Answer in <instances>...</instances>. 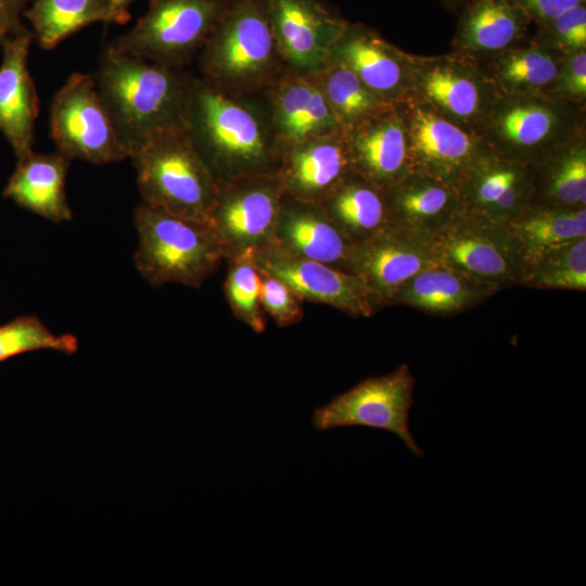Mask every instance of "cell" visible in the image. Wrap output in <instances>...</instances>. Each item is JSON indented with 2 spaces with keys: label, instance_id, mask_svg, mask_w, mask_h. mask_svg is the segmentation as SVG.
I'll return each instance as SVG.
<instances>
[{
  "label": "cell",
  "instance_id": "cell-1",
  "mask_svg": "<svg viewBox=\"0 0 586 586\" xmlns=\"http://www.w3.org/2000/svg\"><path fill=\"white\" fill-rule=\"evenodd\" d=\"M186 127L217 181L278 167L282 149L264 93L230 94L191 74Z\"/></svg>",
  "mask_w": 586,
  "mask_h": 586
},
{
  "label": "cell",
  "instance_id": "cell-2",
  "mask_svg": "<svg viewBox=\"0 0 586 586\" xmlns=\"http://www.w3.org/2000/svg\"><path fill=\"white\" fill-rule=\"evenodd\" d=\"M128 156L161 131L186 128L191 73L103 47L93 74Z\"/></svg>",
  "mask_w": 586,
  "mask_h": 586
},
{
  "label": "cell",
  "instance_id": "cell-3",
  "mask_svg": "<svg viewBox=\"0 0 586 586\" xmlns=\"http://www.w3.org/2000/svg\"><path fill=\"white\" fill-rule=\"evenodd\" d=\"M195 60L203 80L235 95L264 93L288 71L264 0H229Z\"/></svg>",
  "mask_w": 586,
  "mask_h": 586
},
{
  "label": "cell",
  "instance_id": "cell-4",
  "mask_svg": "<svg viewBox=\"0 0 586 586\" xmlns=\"http://www.w3.org/2000/svg\"><path fill=\"white\" fill-rule=\"evenodd\" d=\"M133 222L139 240L135 265L153 286L176 283L200 289L225 259L209 222L177 216L144 202L137 206Z\"/></svg>",
  "mask_w": 586,
  "mask_h": 586
},
{
  "label": "cell",
  "instance_id": "cell-5",
  "mask_svg": "<svg viewBox=\"0 0 586 586\" xmlns=\"http://www.w3.org/2000/svg\"><path fill=\"white\" fill-rule=\"evenodd\" d=\"M130 158L142 202L209 222L218 181L195 150L187 127L153 135Z\"/></svg>",
  "mask_w": 586,
  "mask_h": 586
},
{
  "label": "cell",
  "instance_id": "cell-6",
  "mask_svg": "<svg viewBox=\"0 0 586 586\" xmlns=\"http://www.w3.org/2000/svg\"><path fill=\"white\" fill-rule=\"evenodd\" d=\"M582 133H586L585 106L539 93L500 94L479 136L493 153L532 164Z\"/></svg>",
  "mask_w": 586,
  "mask_h": 586
},
{
  "label": "cell",
  "instance_id": "cell-7",
  "mask_svg": "<svg viewBox=\"0 0 586 586\" xmlns=\"http://www.w3.org/2000/svg\"><path fill=\"white\" fill-rule=\"evenodd\" d=\"M229 0H149L146 12L110 43L148 61L186 69L221 18Z\"/></svg>",
  "mask_w": 586,
  "mask_h": 586
},
{
  "label": "cell",
  "instance_id": "cell-8",
  "mask_svg": "<svg viewBox=\"0 0 586 586\" xmlns=\"http://www.w3.org/2000/svg\"><path fill=\"white\" fill-rule=\"evenodd\" d=\"M432 247L437 265L499 290L519 285L523 259L504 222L462 209L432 234Z\"/></svg>",
  "mask_w": 586,
  "mask_h": 586
},
{
  "label": "cell",
  "instance_id": "cell-9",
  "mask_svg": "<svg viewBox=\"0 0 586 586\" xmlns=\"http://www.w3.org/2000/svg\"><path fill=\"white\" fill-rule=\"evenodd\" d=\"M50 133L71 160L103 165L129 158L99 97L93 74L73 73L54 93Z\"/></svg>",
  "mask_w": 586,
  "mask_h": 586
},
{
  "label": "cell",
  "instance_id": "cell-10",
  "mask_svg": "<svg viewBox=\"0 0 586 586\" xmlns=\"http://www.w3.org/2000/svg\"><path fill=\"white\" fill-rule=\"evenodd\" d=\"M415 384L416 379L406 364L391 373L366 378L318 407L311 423L319 431L343 426L386 430L397 435L416 457H422L424 451L409 430Z\"/></svg>",
  "mask_w": 586,
  "mask_h": 586
},
{
  "label": "cell",
  "instance_id": "cell-11",
  "mask_svg": "<svg viewBox=\"0 0 586 586\" xmlns=\"http://www.w3.org/2000/svg\"><path fill=\"white\" fill-rule=\"evenodd\" d=\"M482 65L454 52L416 55L412 98L466 130L480 133L499 97Z\"/></svg>",
  "mask_w": 586,
  "mask_h": 586
},
{
  "label": "cell",
  "instance_id": "cell-12",
  "mask_svg": "<svg viewBox=\"0 0 586 586\" xmlns=\"http://www.w3.org/2000/svg\"><path fill=\"white\" fill-rule=\"evenodd\" d=\"M283 196V188L272 173L218 181L209 224L225 259L272 244Z\"/></svg>",
  "mask_w": 586,
  "mask_h": 586
},
{
  "label": "cell",
  "instance_id": "cell-13",
  "mask_svg": "<svg viewBox=\"0 0 586 586\" xmlns=\"http://www.w3.org/2000/svg\"><path fill=\"white\" fill-rule=\"evenodd\" d=\"M256 267L289 286L303 302L331 306L353 318H369L382 309L356 275L289 254L270 244L253 252Z\"/></svg>",
  "mask_w": 586,
  "mask_h": 586
},
{
  "label": "cell",
  "instance_id": "cell-14",
  "mask_svg": "<svg viewBox=\"0 0 586 586\" xmlns=\"http://www.w3.org/2000/svg\"><path fill=\"white\" fill-rule=\"evenodd\" d=\"M289 71L313 77L331 59L348 23L322 0H264Z\"/></svg>",
  "mask_w": 586,
  "mask_h": 586
},
{
  "label": "cell",
  "instance_id": "cell-15",
  "mask_svg": "<svg viewBox=\"0 0 586 586\" xmlns=\"http://www.w3.org/2000/svg\"><path fill=\"white\" fill-rule=\"evenodd\" d=\"M435 265L431 234L392 222L371 238L352 244L348 269L365 282L383 308L405 282Z\"/></svg>",
  "mask_w": 586,
  "mask_h": 586
},
{
  "label": "cell",
  "instance_id": "cell-16",
  "mask_svg": "<svg viewBox=\"0 0 586 586\" xmlns=\"http://www.w3.org/2000/svg\"><path fill=\"white\" fill-rule=\"evenodd\" d=\"M402 106L415 170L457 187L470 167L491 152L481 136L450 122L425 103L411 98Z\"/></svg>",
  "mask_w": 586,
  "mask_h": 586
},
{
  "label": "cell",
  "instance_id": "cell-17",
  "mask_svg": "<svg viewBox=\"0 0 586 586\" xmlns=\"http://www.w3.org/2000/svg\"><path fill=\"white\" fill-rule=\"evenodd\" d=\"M330 60L351 69L391 103L399 105L412 98L415 54L394 46L372 27L348 21Z\"/></svg>",
  "mask_w": 586,
  "mask_h": 586
},
{
  "label": "cell",
  "instance_id": "cell-18",
  "mask_svg": "<svg viewBox=\"0 0 586 586\" xmlns=\"http://www.w3.org/2000/svg\"><path fill=\"white\" fill-rule=\"evenodd\" d=\"M353 171L383 191L415 170L402 104L345 133Z\"/></svg>",
  "mask_w": 586,
  "mask_h": 586
},
{
  "label": "cell",
  "instance_id": "cell-19",
  "mask_svg": "<svg viewBox=\"0 0 586 586\" xmlns=\"http://www.w3.org/2000/svg\"><path fill=\"white\" fill-rule=\"evenodd\" d=\"M456 188L463 211L506 224L532 202L531 165L491 151L470 167Z\"/></svg>",
  "mask_w": 586,
  "mask_h": 586
},
{
  "label": "cell",
  "instance_id": "cell-20",
  "mask_svg": "<svg viewBox=\"0 0 586 586\" xmlns=\"http://www.w3.org/2000/svg\"><path fill=\"white\" fill-rule=\"evenodd\" d=\"M351 171L347 138L337 131L282 150L275 175L286 195L318 203Z\"/></svg>",
  "mask_w": 586,
  "mask_h": 586
},
{
  "label": "cell",
  "instance_id": "cell-21",
  "mask_svg": "<svg viewBox=\"0 0 586 586\" xmlns=\"http://www.w3.org/2000/svg\"><path fill=\"white\" fill-rule=\"evenodd\" d=\"M31 30L5 38L0 64V131L15 156L33 152L35 120L39 112L36 87L28 69Z\"/></svg>",
  "mask_w": 586,
  "mask_h": 586
},
{
  "label": "cell",
  "instance_id": "cell-22",
  "mask_svg": "<svg viewBox=\"0 0 586 586\" xmlns=\"http://www.w3.org/2000/svg\"><path fill=\"white\" fill-rule=\"evenodd\" d=\"M532 25L512 0H468L458 12L450 52L483 62L527 40Z\"/></svg>",
  "mask_w": 586,
  "mask_h": 586
},
{
  "label": "cell",
  "instance_id": "cell-23",
  "mask_svg": "<svg viewBox=\"0 0 586 586\" xmlns=\"http://www.w3.org/2000/svg\"><path fill=\"white\" fill-rule=\"evenodd\" d=\"M264 94L282 150L315 137L343 131L313 77L288 69Z\"/></svg>",
  "mask_w": 586,
  "mask_h": 586
},
{
  "label": "cell",
  "instance_id": "cell-24",
  "mask_svg": "<svg viewBox=\"0 0 586 586\" xmlns=\"http://www.w3.org/2000/svg\"><path fill=\"white\" fill-rule=\"evenodd\" d=\"M272 244L289 254L349 272L352 243L316 202L284 193Z\"/></svg>",
  "mask_w": 586,
  "mask_h": 586
},
{
  "label": "cell",
  "instance_id": "cell-25",
  "mask_svg": "<svg viewBox=\"0 0 586 586\" xmlns=\"http://www.w3.org/2000/svg\"><path fill=\"white\" fill-rule=\"evenodd\" d=\"M71 158L60 151L35 153L17 160V165L9 178L3 196L52 222L69 221V207L65 181Z\"/></svg>",
  "mask_w": 586,
  "mask_h": 586
},
{
  "label": "cell",
  "instance_id": "cell-26",
  "mask_svg": "<svg viewBox=\"0 0 586 586\" xmlns=\"http://www.w3.org/2000/svg\"><path fill=\"white\" fill-rule=\"evenodd\" d=\"M498 288L442 265L429 267L405 282L390 305H404L435 316L457 315L486 302Z\"/></svg>",
  "mask_w": 586,
  "mask_h": 586
},
{
  "label": "cell",
  "instance_id": "cell-27",
  "mask_svg": "<svg viewBox=\"0 0 586 586\" xmlns=\"http://www.w3.org/2000/svg\"><path fill=\"white\" fill-rule=\"evenodd\" d=\"M385 193L394 222L431 235L462 211L455 186L419 170Z\"/></svg>",
  "mask_w": 586,
  "mask_h": 586
},
{
  "label": "cell",
  "instance_id": "cell-28",
  "mask_svg": "<svg viewBox=\"0 0 586 586\" xmlns=\"http://www.w3.org/2000/svg\"><path fill=\"white\" fill-rule=\"evenodd\" d=\"M318 204L352 244L371 238L394 222L385 191L355 171Z\"/></svg>",
  "mask_w": 586,
  "mask_h": 586
},
{
  "label": "cell",
  "instance_id": "cell-29",
  "mask_svg": "<svg viewBox=\"0 0 586 586\" xmlns=\"http://www.w3.org/2000/svg\"><path fill=\"white\" fill-rule=\"evenodd\" d=\"M530 165L531 203L586 207V133L551 149Z\"/></svg>",
  "mask_w": 586,
  "mask_h": 586
},
{
  "label": "cell",
  "instance_id": "cell-30",
  "mask_svg": "<svg viewBox=\"0 0 586 586\" xmlns=\"http://www.w3.org/2000/svg\"><path fill=\"white\" fill-rule=\"evenodd\" d=\"M565 55L525 40L479 62L501 95L544 93Z\"/></svg>",
  "mask_w": 586,
  "mask_h": 586
},
{
  "label": "cell",
  "instance_id": "cell-31",
  "mask_svg": "<svg viewBox=\"0 0 586 586\" xmlns=\"http://www.w3.org/2000/svg\"><path fill=\"white\" fill-rule=\"evenodd\" d=\"M523 264L560 244L586 237V207L530 203L506 222Z\"/></svg>",
  "mask_w": 586,
  "mask_h": 586
},
{
  "label": "cell",
  "instance_id": "cell-32",
  "mask_svg": "<svg viewBox=\"0 0 586 586\" xmlns=\"http://www.w3.org/2000/svg\"><path fill=\"white\" fill-rule=\"evenodd\" d=\"M29 4L23 16L29 21L34 38L44 50L54 49L90 24H120L111 0H30Z\"/></svg>",
  "mask_w": 586,
  "mask_h": 586
},
{
  "label": "cell",
  "instance_id": "cell-33",
  "mask_svg": "<svg viewBox=\"0 0 586 586\" xmlns=\"http://www.w3.org/2000/svg\"><path fill=\"white\" fill-rule=\"evenodd\" d=\"M313 78L344 133L398 105L374 93L351 69L331 60Z\"/></svg>",
  "mask_w": 586,
  "mask_h": 586
},
{
  "label": "cell",
  "instance_id": "cell-34",
  "mask_svg": "<svg viewBox=\"0 0 586 586\" xmlns=\"http://www.w3.org/2000/svg\"><path fill=\"white\" fill-rule=\"evenodd\" d=\"M519 285L586 291V237L555 246L523 264Z\"/></svg>",
  "mask_w": 586,
  "mask_h": 586
},
{
  "label": "cell",
  "instance_id": "cell-35",
  "mask_svg": "<svg viewBox=\"0 0 586 586\" xmlns=\"http://www.w3.org/2000/svg\"><path fill=\"white\" fill-rule=\"evenodd\" d=\"M224 283L225 296L234 317L262 333L266 321L260 305V271L254 262L253 252L230 257Z\"/></svg>",
  "mask_w": 586,
  "mask_h": 586
},
{
  "label": "cell",
  "instance_id": "cell-36",
  "mask_svg": "<svg viewBox=\"0 0 586 586\" xmlns=\"http://www.w3.org/2000/svg\"><path fill=\"white\" fill-rule=\"evenodd\" d=\"M42 349L73 355L78 351V340L69 333H53L34 315L18 316L0 326V362Z\"/></svg>",
  "mask_w": 586,
  "mask_h": 586
},
{
  "label": "cell",
  "instance_id": "cell-37",
  "mask_svg": "<svg viewBox=\"0 0 586 586\" xmlns=\"http://www.w3.org/2000/svg\"><path fill=\"white\" fill-rule=\"evenodd\" d=\"M530 40L564 55L586 50V3L578 4L547 23L535 25Z\"/></svg>",
  "mask_w": 586,
  "mask_h": 586
},
{
  "label": "cell",
  "instance_id": "cell-38",
  "mask_svg": "<svg viewBox=\"0 0 586 586\" xmlns=\"http://www.w3.org/2000/svg\"><path fill=\"white\" fill-rule=\"evenodd\" d=\"M303 303L280 280L260 271V305L279 327L284 328L302 321Z\"/></svg>",
  "mask_w": 586,
  "mask_h": 586
},
{
  "label": "cell",
  "instance_id": "cell-39",
  "mask_svg": "<svg viewBox=\"0 0 586 586\" xmlns=\"http://www.w3.org/2000/svg\"><path fill=\"white\" fill-rule=\"evenodd\" d=\"M543 94L586 107V50L563 58Z\"/></svg>",
  "mask_w": 586,
  "mask_h": 586
},
{
  "label": "cell",
  "instance_id": "cell-40",
  "mask_svg": "<svg viewBox=\"0 0 586 586\" xmlns=\"http://www.w3.org/2000/svg\"><path fill=\"white\" fill-rule=\"evenodd\" d=\"M531 17L534 25L547 23L586 0H512Z\"/></svg>",
  "mask_w": 586,
  "mask_h": 586
},
{
  "label": "cell",
  "instance_id": "cell-41",
  "mask_svg": "<svg viewBox=\"0 0 586 586\" xmlns=\"http://www.w3.org/2000/svg\"><path fill=\"white\" fill-rule=\"evenodd\" d=\"M29 2L30 0H0V48L5 38L29 30L22 20Z\"/></svg>",
  "mask_w": 586,
  "mask_h": 586
},
{
  "label": "cell",
  "instance_id": "cell-42",
  "mask_svg": "<svg viewBox=\"0 0 586 586\" xmlns=\"http://www.w3.org/2000/svg\"><path fill=\"white\" fill-rule=\"evenodd\" d=\"M133 0H111L113 9L120 20V24H126L130 20L129 7Z\"/></svg>",
  "mask_w": 586,
  "mask_h": 586
},
{
  "label": "cell",
  "instance_id": "cell-43",
  "mask_svg": "<svg viewBox=\"0 0 586 586\" xmlns=\"http://www.w3.org/2000/svg\"><path fill=\"white\" fill-rule=\"evenodd\" d=\"M468 0H441L442 5L450 13L457 14Z\"/></svg>",
  "mask_w": 586,
  "mask_h": 586
}]
</instances>
